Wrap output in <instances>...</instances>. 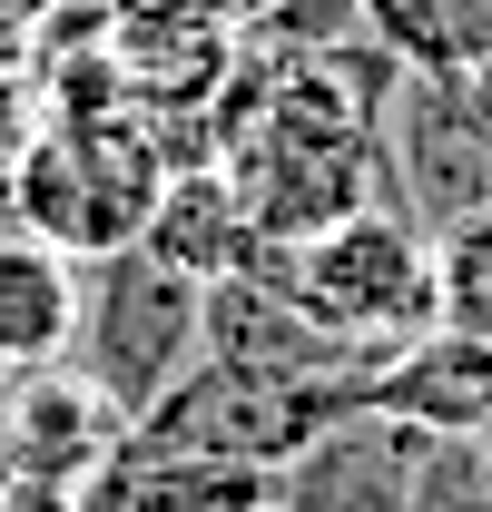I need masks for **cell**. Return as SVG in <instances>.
<instances>
[{"label": "cell", "instance_id": "1", "mask_svg": "<svg viewBox=\"0 0 492 512\" xmlns=\"http://www.w3.org/2000/svg\"><path fill=\"white\" fill-rule=\"evenodd\" d=\"M256 276L286 286L335 345H355V355H374V365L404 355V345H424L433 325H443V256H433V237L394 207V197H374V207L315 227V237L266 247Z\"/></svg>", "mask_w": 492, "mask_h": 512}, {"label": "cell", "instance_id": "2", "mask_svg": "<svg viewBox=\"0 0 492 512\" xmlns=\"http://www.w3.org/2000/svg\"><path fill=\"white\" fill-rule=\"evenodd\" d=\"M168 178H178V168H168L148 109L50 119L30 138V158L10 168L0 207H10L30 237H50V247H69L89 266V256H109V247H138V227H148V207H158Z\"/></svg>", "mask_w": 492, "mask_h": 512}, {"label": "cell", "instance_id": "3", "mask_svg": "<svg viewBox=\"0 0 492 512\" xmlns=\"http://www.w3.org/2000/svg\"><path fill=\"white\" fill-rule=\"evenodd\" d=\"M69 355H79V384L109 394L119 424H138L207 355V286L178 276L168 256H148V247L89 256L79 266V335H69Z\"/></svg>", "mask_w": 492, "mask_h": 512}, {"label": "cell", "instance_id": "4", "mask_svg": "<svg viewBox=\"0 0 492 512\" xmlns=\"http://www.w3.org/2000/svg\"><path fill=\"white\" fill-rule=\"evenodd\" d=\"M69 512H276V463H237V453H187L119 434L109 463L69 493Z\"/></svg>", "mask_w": 492, "mask_h": 512}, {"label": "cell", "instance_id": "5", "mask_svg": "<svg viewBox=\"0 0 492 512\" xmlns=\"http://www.w3.org/2000/svg\"><path fill=\"white\" fill-rule=\"evenodd\" d=\"M404 414H335L306 453L276 463V512H404Z\"/></svg>", "mask_w": 492, "mask_h": 512}, {"label": "cell", "instance_id": "6", "mask_svg": "<svg viewBox=\"0 0 492 512\" xmlns=\"http://www.w3.org/2000/svg\"><path fill=\"white\" fill-rule=\"evenodd\" d=\"M79 335V256L0 217V375H50Z\"/></svg>", "mask_w": 492, "mask_h": 512}, {"label": "cell", "instance_id": "7", "mask_svg": "<svg viewBox=\"0 0 492 512\" xmlns=\"http://www.w3.org/2000/svg\"><path fill=\"white\" fill-rule=\"evenodd\" d=\"M138 247L168 256V266H178V276H197V286H217V276L256 266V256H266V237H256V217H246V197H237V178H227V168H178V178L158 188V207H148Z\"/></svg>", "mask_w": 492, "mask_h": 512}, {"label": "cell", "instance_id": "8", "mask_svg": "<svg viewBox=\"0 0 492 512\" xmlns=\"http://www.w3.org/2000/svg\"><path fill=\"white\" fill-rule=\"evenodd\" d=\"M374 414H404L433 434H492V335L433 325L424 345H404L374 375Z\"/></svg>", "mask_w": 492, "mask_h": 512}, {"label": "cell", "instance_id": "9", "mask_svg": "<svg viewBox=\"0 0 492 512\" xmlns=\"http://www.w3.org/2000/svg\"><path fill=\"white\" fill-rule=\"evenodd\" d=\"M374 40L414 79H483L492 69V0H365Z\"/></svg>", "mask_w": 492, "mask_h": 512}, {"label": "cell", "instance_id": "10", "mask_svg": "<svg viewBox=\"0 0 492 512\" xmlns=\"http://www.w3.org/2000/svg\"><path fill=\"white\" fill-rule=\"evenodd\" d=\"M404 512H492V434H404Z\"/></svg>", "mask_w": 492, "mask_h": 512}, {"label": "cell", "instance_id": "11", "mask_svg": "<svg viewBox=\"0 0 492 512\" xmlns=\"http://www.w3.org/2000/svg\"><path fill=\"white\" fill-rule=\"evenodd\" d=\"M50 128V99H40V69L30 60H0V188H10V168L30 158V138Z\"/></svg>", "mask_w": 492, "mask_h": 512}, {"label": "cell", "instance_id": "12", "mask_svg": "<svg viewBox=\"0 0 492 512\" xmlns=\"http://www.w3.org/2000/svg\"><path fill=\"white\" fill-rule=\"evenodd\" d=\"M463 109H473V119H483V138H492V69H483V79H463Z\"/></svg>", "mask_w": 492, "mask_h": 512}]
</instances>
